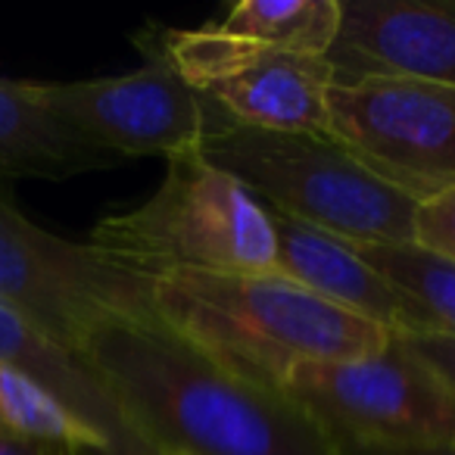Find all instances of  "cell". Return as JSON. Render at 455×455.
I'll return each mask as SVG.
<instances>
[{"label": "cell", "mask_w": 455, "mask_h": 455, "mask_svg": "<svg viewBox=\"0 0 455 455\" xmlns=\"http://www.w3.org/2000/svg\"><path fill=\"white\" fill-rule=\"evenodd\" d=\"M353 247L374 272L393 281L427 312L434 331L455 337V262L427 253L415 243H405V247L353 243Z\"/></svg>", "instance_id": "cell-16"}, {"label": "cell", "mask_w": 455, "mask_h": 455, "mask_svg": "<svg viewBox=\"0 0 455 455\" xmlns=\"http://www.w3.org/2000/svg\"><path fill=\"white\" fill-rule=\"evenodd\" d=\"M328 134L415 203L455 188V88L399 76H334Z\"/></svg>", "instance_id": "cell-8"}, {"label": "cell", "mask_w": 455, "mask_h": 455, "mask_svg": "<svg viewBox=\"0 0 455 455\" xmlns=\"http://www.w3.org/2000/svg\"><path fill=\"white\" fill-rule=\"evenodd\" d=\"M119 163L60 122L41 103L38 82L0 78V178H72Z\"/></svg>", "instance_id": "cell-12"}, {"label": "cell", "mask_w": 455, "mask_h": 455, "mask_svg": "<svg viewBox=\"0 0 455 455\" xmlns=\"http://www.w3.org/2000/svg\"><path fill=\"white\" fill-rule=\"evenodd\" d=\"M0 299L78 355L94 331L150 318L153 278L35 225L0 194Z\"/></svg>", "instance_id": "cell-6"}, {"label": "cell", "mask_w": 455, "mask_h": 455, "mask_svg": "<svg viewBox=\"0 0 455 455\" xmlns=\"http://www.w3.org/2000/svg\"><path fill=\"white\" fill-rule=\"evenodd\" d=\"M215 26L275 51L328 60L340 35V0H241Z\"/></svg>", "instance_id": "cell-14"}, {"label": "cell", "mask_w": 455, "mask_h": 455, "mask_svg": "<svg viewBox=\"0 0 455 455\" xmlns=\"http://www.w3.org/2000/svg\"><path fill=\"white\" fill-rule=\"evenodd\" d=\"M153 312L178 337L268 390L299 362L368 359L393 334L284 275H169L153 281Z\"/></svg>", "instance_id": "cell-2"}, {"label": "cell", "mask_w": 455, "mask_h": 455, "mask_svg": "<svg viewBox=\"0 0 455 455\" xmlns=\"http://www.w3.org/2000/svg\"><path fill=\"white\" fill-rule=\"evenodd\" d=\"M262 206L349 243H415L418 203L374 175L331 134H291L225 125L200 147Z\"/></svg>", "instance_id": "cell-4"}, {"label": "cell", "mask_w": 455, "mask_h": 455, "mask_svg": "<svg viewBox=\"0 0 455 455\" xmlns=\"http://www.w3.org/2000/svg\"><path fill=\"white\" fill-rule=\"evenodd\" d=\"M88 243L144 275H275L278 243L268 209L200 153L169 159L150 200L107 215Z\"/></svg>", "instance_id": "cell-3"}, {"label": "cell", "mask_w": 455, "mask_h": 455, "mask_svg": "<svg viewBox=\"0 0 455 455\" xmlns=\"http://www.w3.org/2000/svg\"><path fill=\"white\" fill-rule=\"evenodd\" d=\"M334 76H399L455 88V0H340Z\"/></svg>", "instance_id": "cell-10"}, {"label": "cell", "mask_w": 455, "mask_h": 455, "mask_svg": "<svg viewBox=\"0 0 455 455\" xmlns=\"http://www.w3.org/2000/svg\"><path fill=\"white\" fill-rule=\"evenodd\" d=\"M0 430L57 443L82 455H119L100 430L78 418L44 384L4 362H0Z\"/></svg>", "instance_id": "cell-15"}, {"label": "cell", "mask_w": 455, "mask_h": 455, "mask_svg": "<svg viewBox=\"0 0 455 455\" xmlns=\"http://www.w3.org/2000/svg\"><path fill=\"white\" fill-rule=\"evenodd\" d=\"M268 219L278 243V275L390 334L434 331L427 312L393 281L374 272L349 241L293 221L275 209H268Z\"/></svg>", "instance_id": "cell-11"}, {"label": "cell", "mask_w": 455, "mask_h": 455, "mask_svg": "<svg viewBox=\"0 0 455 455\" xmlns=\"http://www.w3.org/2000/svg\"><path fill=\"white\" fill-rule=\"evenodd\" d=\"M449 390L455 393V337L443 331H415V334H396Z\"/></svg>", "instance_id": "cell-18"}, {"label": "cell", "mask_w": 455, "mask_h": 455, "mask_svg": "<svg viewBox=\"0 0 455 455\" xmlns=\"http://www.w3.org/2000/svg\"><path fill=\"white\" fill-rule=\"evenodd\" d=\"M281 393L340 449L455 446V393L396 334L368 359L299 362Z\"/></svg>", "instance_id": "cell-5"}, {"label": "cell", "mask_w": 455, "mask_h": 455, "mask_svg": "<svg viewBox=\"0 0 455 455\" xmlns=\"http://www.w3.org/2000/svg\"><path fill=\"white\" fill-rule=\"evenodd\" d=\"M150 44L194 91L215 103L231 125L262 132L328 134V60L297 57L256 41L200 28H147Z\"/></svg>", "instance_id": "cell-7"}, {"label": "cell", "mask_w": 455, "mask_h": 455, "mask_svg": "<svg viewBox=\"0 0 455 455\" xmlns=\"http://www.w3.org/2000/svg\"><path fill=\"white\" fill-rule=\"evenodd\" d=\"M78 359L144 455H343L293 399L237 378L156 315L103 324Z\"/></svg>", "instance_id": "cell-1"}, {"label": "cell", "mask_w": 455, "mask_h": 455, "mask_svg": "<svg viewBox=\"0 0 455 455\" xmlns=\"http://www.w3.org/2000/svg\"><path fill=\"white\" fill-rule=\"evenodd\" d=\"M0 455H82V452H72V449L57 446V443L32 440V436L0 430Z\"/></svg>", "instance_id": "cell-19"}, {"label": "cell", "mask_w": 455, "mask_h": 455, "mask_svg": "<svg viewBox=\"0 0 455 455\" xmlns=\"http://www.w3.org/2000/svg\"><path fill=\"white\" fill-rule=\"evenodd\" d=\"M343 455H455V446L449 449H340Z\"/></svg>", "instance_id": "cell-20"}, {"label": "cell", "mask_w": 455, "mask_h": 455, "mask_svg": "<svg viewBox=\"0 0 455 455\" xmlns=\"http://www.w3.org/2000/svg\"><path fill=\"white\" fill-rule=\"evenodd\" d=\"M0 362L44 384L78 418L100 430L119 455H144L91 368L76 353L53 343L44 331L35 328L22 312H16L4 299H0Z\"/></svg>", "instance_id": "cell-13"}, {"label": "cell", "mask_w": 455, "mask_h": 455, "mask_svg": "<svg viewBox=\"0 0 455 455\" xmlns=\"http://www.w3.org/2000/svg\"><path fill=\"white\" fill-rule=\"evenodd\" d=\"M144 47V66L128 76L88 82H38V97L60 122L119 159L200 153L203 140L231 125L219 107L194 91L172 63Z\"/></svg>", "instance_id": "cell-9"}, {"label": "cell", "mask_w": 455, "mask_h": 455, "mask_svg": "<svg viewBox=\"0 0 455 455\" xmlns=\"http://www.w3.org/2000/svg\"><path fill=\"white\" fill-rule=\"evenodd\" d=\"M415 247L455 262V188L418 203Z\"/></svg>", "instance_id": "cell-17"}]
</instances>
